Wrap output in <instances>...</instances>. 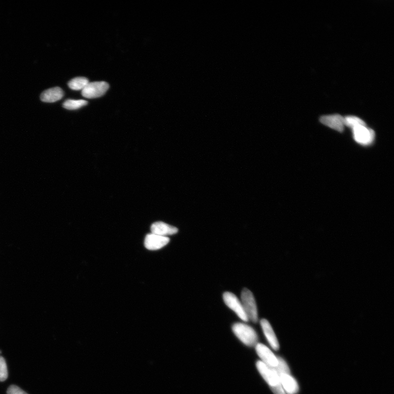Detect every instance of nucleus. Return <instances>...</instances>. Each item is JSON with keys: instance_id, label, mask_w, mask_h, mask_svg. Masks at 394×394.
<instances>
[{"instance_id": "nucleus-2", "label": "nucleus", "mask_w": 394, "mask_h": 394, "mask_svg": "<svg viewBox=\"0 0 394 394\" xmlns=\"http://www.w3.org/2000/svg\"><path fill=\"white\" fill-rule=\"evenodd\" d=\"M256 365L259 374L275 394H287L283 388L278 374L274 368L266 365L260 360L257 361Z\"/></svg>"}, {"instance_id": "nucleus-15", "label": "nucleus", "mask_w": 394, "mask_h": 394, "mask_svg": "<svg viewBox=\"0 0 394 394\" xmlns=\"http://www.w3.org/2000/svg\"><path fill=\"white\" fill-rule=\"evenodd\" d=\"M88 104L86 100L68 99L63 103L62 106L67 110H78Z\"/></svg>"}, {"instance_id": "nucleus-9", "label": "nucleus", "mask_w": 394, "mask_h": 394, "mask_svg": "<svg viewBox=\"0 0 394 394\" xmlns=\"http://www.w3.org/2000/svg\"><path fill=\"white\" fill-rule=\"evenodd\" d=\"M169 241L170 239L167 237H162L151 233L146 236L144 244L146 248L148 250H157L166 246Z\"/></svg>"}, {"instance_id": "nucleus-5", "label": "nucleus", "mask_w": 394, "mask_h": 394, "mask_svg": "<svg viewBox=\"0 0 394 394\" xmlns=\"http://www.w3.org/2000/svg\"><path fill=\"white\" fill-rule=\"evenodd\" d=\"M109 88V84L104 81L89 82L82 91V95L88 99L97 98L102 97Z\"/></svg>"}, {"instance_id": "nucleus-10", "label": "nucleus", "mask_w": 394, "mask_h": 394, "mask_svg": "<svg viewBox=\"0 0 394 394\" xmlns=\"http://www.w3.org/2000/svg\"><path fill=\"white\" fill-rule=\"evenodd\" d=\"M322 124L325 125L337 131L342 132L344 130V117L340 114H335L332 115L322 116L320 119Z\"/></svg>"}, {"instance_id": "nucleus-7", "label": "nucleus", "mask_w": 394, "mask_h": 394, "mask_svg": "<svg viewBox=\"0 0 394 394\" xmlns=\"http://www.w3.org/2000/svg\"><path fill=\"white\" fill-rule=\"evenodd\" d=\"M353 137L356 142L362 145H369L374 141V132L367 128L366 125L354 127L353 129Z\"/></svg>"}, {"instance_id": "nucleus-14", "label": "nucleus", "mask_w": 394, "mask_h": 394, "mask_svg": "<svg viewBox=\"0 0 394 394\" xmlns=\"http://www.w3.org/2000/svg\"><path fill=\"white\" fill-rule=\"evenodd\" d=\"M89 80L84 77L76 78L69 82L68 86L70 88L75 91L83 90L89 84Z\"/></svg>"}, {"instance_id": "nucleus-16", "label": "nucleus", "mask_w": 394, "mask_h": 394, "mask_svg": "<svg viewBox=\"0 0 394 394\" xmlns=\"http://www.w3.org/2000/svg\"><path fill=\"white\" fill-rule=\"evenodd\" d=\"M345 126L353 129L355 126L361 125H366L363 120L360 118L353 116H349L344 117Z\"/></svg>"}, {"instance_id": "nucleus-8", "label": "nucleus", "mask_w": 394, "mask_h": 394, "mask_svg": "<svg viewBox=\"0 0 394 394\" xmlns=\"http://www.w3.org/2000/svg\"><path fill=\"white\" fill-rule=\"evenodd\" d=\"M255 347L258 357L261 359L260 361L271 367L277 366L278 364V357L268 346L262 344V343H258Z\"/></svg>"}, {"instance_id": "nucleus-3", "label": "nucleus", "mask_w": 394, "mask_h": 394, "mask_svg": "<svg viewBox=\"0 0 394 394\" xmlns=\"http://www.w3.org/2000/svg\"><path fill=\"white\" fill-rule=\"evenodd\" d=\"M232 331L237 338L247 347H255L258 337L255 330L247 324L237 322L233 324Z\"/></svg>"}, {"instance_id": "nucleus-13", "label": "nucleus", "mask_w": 394, "mask_h": 394, "mask_svg": "<svg viewBox=\"0 0 394 394\" xmlns=\"http://www.w3.org/2000/svg\"><path fill=\"white\" fill-rule=\"evenodd\" d=\"M63 96V92L60 87L48 89L41 95V99L43 102L55 103L61 99Z\"/></svg>"}, {"instance_id": "nucleus-4", "label": "nucleus", "mask_w": 394, "mask_h": 394, "mask_svg": "<svg viewBox=\"0 0 394 394\" xmlns=\"http://www.w3.org/2000/svg\"><path fill=\"white\" fill-rule=\"evenodd\" d=\"M241 302L249 321L253 323L258 321V310L255 298L252 292L247 289L241 291Z\"/></svg>"}, {"instance_id": "nucleus-1", "label": "nucleus", "mask_w": 394, "mask_h": 394, "mask_svg": "<svg viewBox=\"0 0 394 394\" xmlns=\"http://www.w3.org/2000/svg\"><path fill=\"white\" fill-rule=\"evenodd\" d=\"M278 364L273 367L277 372L283 388L287 394H296L299 386L296 379L291 376L290 368L286 361L281 357H278Z\"/></svg>"}, {"instance_id": "nucleus-18", "label": "nucleus", "mask_w": 394, "mask_h": 394, "mask_svg": "<svg viewBox=\"0 0 394 394\" xmlns=\"http://www.w3.org/2000/svg\"><path fill=\"white\" fill-rule=\"evenodd\" d=\"M7 394H28L26 392L23 390L15 385H12L9 387L7 391Z\"/></svg>"}, {"instance_id": "nucleus-6", "label": "nucleus", "mask_w": 394, "mask_h": 394, "mask_svg": "<svg viewBox=\"0 0 394 394\" xmlns=\"http://www.w3.org/2000/svg\"><path fill=\"white\" fill-rule=\"evenodd\" d=\"M223 299L226 306L232 310L241 320L244 322L249 321L245 313L242 303L238 298L230 292H226L223 295Z\"/></svg>"}, {"instance_id": "nucleus-17", "label": "nucleus", "mask_w": 394, "mask_h": 394, "mask_svg": "<svg viewBox=\"0 0 394 394\" xmlns=\"http://www.w3.org/2000/svg\"><path fill=\"white\" fill-rule=\"evenodd\" d=\"M8 378V370L5 359L0 356V382H4Z\"/></svg>"}, {"instance_id": "nucleus-11", "label": "nucleus", "mask_w": 394, "mask_h": 394, "mask_svg": "<svg viewBox=\"0 0 394 394\" xmlns=\"http://www.w3.org/2000/svg\"><path fill=\"white\" fill-rule=\"evenodd\" d=\"M260 324L269 345L275 351H278L279 349L278 340L270 323L268 320L264 319L260 320Z\"/></svg>"}, {"instance_id": "nucleus-12", "label": "nucleus", "mask_w": 394, "mask_h": 394, "mask_svg": "<svg viewBox=\"0 0 394 394\" xmlns=\"http://www.w3.org/2000/svg\"><path fill=\"white\" fill-rule=\"evenodd\" d=\"M151 231L152 233L158 235V236L167 237L176 234L178 232V229L175 227L164 223V222H157L152 225Z\"/></svg>"}]
</instances>
